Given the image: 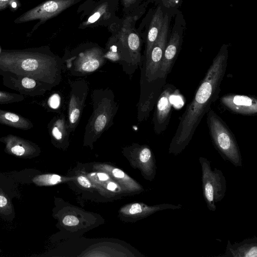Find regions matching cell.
<instances>
[{
	"instance_id": "6da1fadb",
	"label": "cell",
	"mask_w": 257,
	"mask_h": 257,
	"mask_svg": "<svg viewBox=\"0 0 257 257\" xmlns=\"http://www.w3.org/2000/svg\"><path fill=\"white\" fill-rule=\"evenodd\" d=\"M228 56L227 46L224 45L214 58L192 101L179 117L178 127L169 147V154L176 156L183 152L211 104L218 98Z\"/></svg>"
},
{
	"instance_id": "7a4b0ae2",
	"label": "cell",
	"mask_w": 257,
	"mask_h": 257,
	"mask_svg": "<svg viewBox=\"0 0 257 257\" xmlns=\"http://www.w3.org/2000/svg\"><path fill=\"white\" fill-rule=\"evenodd\" d=\"M55 60L56 56L48 46L3 50L0 52V74L33 79L36 77L40 80V72H44L48 64L55 63Z\"/></svg>"
},
{
	"instance_id": "3957f363",
	"label": "cell",
	"mask_w": 257,
	"mask_h": 257,
	"mask_svg": "<svg viewBox=\"0 0 257 257\" xmlns=\"http://www.w3.org/2000/svg\"><path fill=\"white\" fill-rule=\"evenodd\" d=\"M207 123L213 145L223 159L241 167L242 159L238 144L230 130L211 108L206 113Z\"/></svg>"
},
{
	"instance_id": "277c9868",
	"label": "cell",
	"mask_w": 257,
	"mask_h": 257,
	"mask_svg": "<svg viewBox=\"0 0 257 257\" xmlns=\"http://www.w3.org/2000/svg\"><path fill=\"white\" fill-rule=\"evenodd\" d=\"M119 0H87L78 8L81 14L80 29L99 26L108 28L120 18L116 16Z\"/></svg>"
},
{
	"instance_id": "5b68a950",
	"label": "cell",
	"mask_w": 257,
	"mask_h": 257,
	"mask_svg": "<svg viewBox=\"0 0 257 257\" xmlns=\"http://www.w3.org/2000/svg\"><path fill=\"white\" fill-rule=\"evenodd\" d=\"M201 168V180L203 195L208 209L214 211L216 203L225 197L226 181L222 172L217 168H211L210 162L206 158H199Z\"/></svg>"
},
{
	"instance_id": "8992f818",
	"label": "cell",
	"mask_w": 257,
	"mask_h": 257,
	"mask_svg": "<svg viewBox=\"0 0 257 257\" xmlns=\"http://www.w3.org/2000/svg\"><path fill=\"white\" fill-rule=\"evenodd\" d=\"M81 0H47L24 12L14 20L15 24H22L37 20L38 22L28 34L31 36L42 25L60 13L79 3Z\"/></svg>"
},
{
	"instance_id": "52a82bcc",
	"label": "cell",
	"mask_w": 257,
	"mask_h": 257,
	"mask_svg": "<svg viewBox=\"0 0 257 257\" xmlns=\"http://www.w3.org/2000/svg\"><path fill=\"white\" fill-rule=\"evenodd\" d=\"M177 91L175 86L166 83L156 101L153 122L154 131L158 135L168 127L172 107L171 98Z\"/></svg>"
},
{
	"instance_id": "ba28073f",
	"label": "cell",
	"mask_w": 257,
	"mask_h": 257,
	"mask_svg": "<svg viewBox=\"0 0 257 257\" xmlns=\"http://www.w3.org/2000/svg\"><path fill=\"white\" fill-rule=\"evenodd\" d=\"M168 21V15L166 14L160 34L153 46L148 60L145 61V74L149 81L158 78L161 61L166 45Z\"/></svg>"
},
{
	"instance_id": "9c48e42d",
	"label": "cell",
	"mask_w": 257,
	"mask_h": 257,
	"mask_svg": "<svg viewBox=\"0 0 257 257\" xmlns=\"http://www.w3.org/2000/svg\"><path fill=\"white\" fill-rule=\"evenodd\" d=\"M221 104L230 111L244 115L257 113V99L251 96L229 93L220 98Z\"/></svg>"
},
{
	"instance_id": "30bf717a",
	"label": "cell",
	"mask_w": 257,
	"mask_h": 257,
	"mask_svg": "<svg viewBox=\"0 0 257 257\" xmlns=\"http://www.w3.org/2000/svg\"><path fill=\"white\" fill-rule=\"evenodd\" d=\"M83 51L77 57L76 64L79 70L84 72H91L98 68L104 59V49L96 44H83Z\"/></svg>"
},
{
	"instance_id": "8fae6325",
	"label": "cell",
	"mask_w": 257,
	"mask_h": 257,
	"mask_svg": "<svg viewBox=\"0 0 257 257\" xmlns=\"http://www.w3.org/2000/svg\"><path fill=\"white\" fill-rule=\"evenodd\" d=\"M180 45V36L178 33H175L171 36L168 43L166 44L161 61L158 77L167 78L176 59Z\"/></svg>"
},
{
	"instance_id": "7c38bea8",
	"label": "cell",
	"mask_w": 257,
	"mask_h": 257,
	"mask_svg": "<svg viewBox=\"0 0 257 257\" xmlns=\"http://www.w3.org/2000/svg\"><path fill=\"white\" fill-rule=\"evenodd\" d=\"M219 256L229 257H256L257 237L254 236L246 238L241 242L232 244L227 240L224 254Z\"/></svg>"
},
{
	"instance_id": "4fadbf2b",
	"label": "cell",
	"mask_w": 257,
	"mask_h": 257,
	"mask_svg": "<svg viewBox=\"0 0 257 257\" xmlns=\"http://www.w3.org/2000/svg\"><path fill=\"white\" fill-rule=\"evenodd\" d=\"M163 20L162 11L158 7L153 16L147 32L145 61L148 60L153 46L160 34Z\"/></svg>"
},
{
	"instance_id": "5bb4252c",
	"label": "cell",
	"mask_w": 257,
	"mask_h": 257,
	"mask_svg": "<svg viewBox=\"0 0 257 257\" xmlns=\"http://www.w3.org/2000/svg\"><path fill=\"white\" fill-rule=\"evenodd\" d=\"M0 123L22 130H28L33 127L29 120L17 114L2 110H0Z\"/></svg>"
},
{
	"instance_id": "9a60e30c",
	"label": "cell",
	"mask_w": 257,
	"mask_h": 257,
	"mask_svg": "<svg viewBox=\"0 0 257 257\" xmlns=\"http://www.w3.org/2000/svg\"><path fill=\"white\" fill-rule=\"evenodd\" d=\"M80 101L76 100V97L73 95L69 104V119L71 124L77 122L80 114Z\"/></svg>"
},
{
	"instance_id": "2e32d148",
	"label": "cell",
	"mask_w": 257,
	"mask_h": 257,
	"mask_svg": "<svg viewBox=\"0 0 257 257\" xmlns=\"http://www.w3.org/2000/svg\"><path fill=\"white\" fill-rule=\"evenodd\" d=\"M14 77H17L21 79L20 86H19L17 90L19 91L21 86L23 87L21 91H28L29 90L31 92V90L35 88L37 86V81L33 78L28 77H18V76H12Z\"/></svg>"
},
{
	"instance_id": "e0dca14e",
	"label": "cell",
	"mask_w": 257,
	"mask_h": 257,
	"mask_svg": "<svg viewBox=\"0 0 257 257\" xmlns=\"http://www.w3.org/2000/svg\"><path fill=\"white\" fill-rule=\"evenodd\" d=\"M21 7L20 0H0V12L9 8L12 12H14Z\"/></svg>"
},
{
	"instance_id": "ac0fdd59",
	"label": "cell",
	"mask_w": 257,
	"mask_h": 257,
	"mask_svg": "<svg viewBox=\"0 0 257 257\" xmlns=\"http://www.w3.org/2000/svg\"><path fill=\"white\" fill-rule=\"evenodd\" d=\"M24 99L22 95L11 94L0 91V103H8L18 102Z\"/></svg>"
},
{
	"instance_id": "d6986e66",
	"label": "cell",
	"mask_w": 257,
	"mask_h": 257,
	"mask_svg": "<svg viewBox=\"0 0 257 257\" xmlns=\"http://www.w3.org/2000/svg\"><path fill=\"white\" fill-rule=\"evenodd\" d=\"M122 6L124 16L132 12L139 7L141 0H119Z\"/></svg>"
},
{
	"instance_id": "ffe728a7",
	"label": "cell",
	"mask_w": 257,
	"mask_h": 257,
	"mask_svg": "<svg viewBox=\"0 0 257 257\" xmlns=\"http://www.w3.org/2000/svg\"><path fill=\"white\" fill-rule=\"evenodd\" d=\"M107 118L105 113H101L98 115L94 123V129L96 132H100L104 128L107 122Z\"/></svg>"
},
{
	"instance_id": "44dd1931",
	"label": "cell",
	"mask_w": 257,
	"mask_h": 257,
	"mask_svg": "<svg viewBox=\"0 0 257 257\" xmlns=\"http://www.w3.org/2000/svg\"><path fill=\"white\" fill-rule=\"evenodd\" d=\"M63 120H59L52 130L53 136L57 140L62 139L63 133H65Z\"/></svg>"
},
{
	"instance_id": "7402d4cb",
	"label": "cell",
	"mask_w": 257,
	"mask_h": 257,
	"mask_svg": "<svg viewBox=\"0 0 257 257\" xmlns=\"http://www.w3.org/2000/svg\"><path fill=\"white\" fill-rule=\"evenodd\" d=\"M41 180L45 184L53 185L61 181V177L57 175H46L41 176Z\"/></svg>"
},
{
	"instance_id": "603a6c76",
	"label": "cell",
	"mask_w": 257,
	"mask_h": 257,
	"mask_svg": "<svg viewBox=\"0 0 257 257\" xmlns=\"http://www.w3.org/2000/svg\"><path fill=\"white\" fill-rule=\"evenodd\" d=\"M48 104L53 109L57 108L60 104V97L58 94H54L49 98Z\"/></svg>"
},
{
	"instance_id": "cb8c5ba5",
	"label": "cell",
	"mask_w": 257,
	"mask_h": 257,
	"mask_svg": "<svg viewBox=\"0 0 257 257\" xmlns=\"http://www.w3.org/2000/svg\"><path fill=\"white\" fill-rule=\"evenodd\" d=\"M62 222L65 225L74 226L79 223V220L73 215H67L63 219Z\"/></svg>"
},
{
	"instance_id": "d4e9b609",
	"label": "cell",
	"mask_w": 257,
	"mask_h": 257,
	"mask_svg": "<svg viewBox=\"0 0 257 257\" xmlns=\"http://www.w3.org/2000/svg\"><path fill=\"white\" fill-rule=\"evenodd\" d=\"M78 183L84 187L89 188L91 183L88 179L84 176H79L77 179Z\"/></svg>"
},
{
	"instance_id": "484cf974",
	"label": "cell",
	"mask_w": 257,
	"mask_h": 257,
	"mask_svg": "<svg viewBox=\"0 0 257 257\" xmlns=\"http://www.w3.org/2000/svg\"><path fill=\"white\" fill-rule=\"evenodd\" d=\"M11 151L13 154L16 155L21 156L24 154L25 150L23 147L17 145L11 149Z\"/></svg>"
},
{
	"instance_id": "4316f807",
	"label": "cell",
	"mask_w": 257,
	"mask_h": 257,
	"mask_svg": "<svg viewBox=\"0 0 257 257\" xmlns=\"http://www.w3.org/2000/svg\"><path fill=\"white\" fill-rule=\"evenodd\" d=\"M180 0H163V5L167 8L173 7L176 6Z\"/></svg>"
},
{
	"instance_id": "83f0119b",
	"label": "cell",
	"mask_w": 257,
	"mask_h": 257,
	"mask_svg": "<svg viewBox=\"0 0 257 257\" xmlns=\"http://www.w3.org/2000/svg\"><path fill=\"white\" fill-rule=\"evenodd\" d=\"M112 174L116 178H122L124 176V173L121 170L115 168L112 170Z\"/></svg>"
},
{
	"instance_id": "f1b7e54d",
	"label": "cell",
	"mask_w": 257,
	"mask_h": 257,
	"mask_svg": "<svg viewBox=\"0 0 257 257\" xmlns=\"http://www.w3.org/2000/svg\"><path fill=\"white\" fill-rule=\"evenodd\" d=\"M97 175H98L99 180H100L101 181L106 180L108 178V176L105 173H98Z\"/></svg>"
},
{
	"instance_id": "f546056e",
	"label": "cell",
	"mask_w": 257,
	"mask_h": 257,
	"mask_svg": "<svg viewBox=\"0 0 257 257\" xmlns=\"http://www.w3.org/2000/svg\"><path fill=\"white\" fill-rule=\"evenodd\" d=\"M117 187V185L116 184H115L113 182H110L107 185V189L109 190H111V191H113L115 189V188H116Z\"/></svg>"
},
{
	"instance_id": "4dcf8cb0",
	"label": "cell",
	"mask_w": 257,
	"mask_h": 257,
	"mask_svg": "<svg viewBox=\"0 0 257 257\" xmlns=\"http://www.w3.org/2000/svg\"><path fill=\"white\" fill-rule=\"evenodd\" d=\"M7 203V199L2 196H0V207L5 206Z\"/></svg>"
},
{
	"instance_id": "1f68e13d",
	"label": "cell",
	"mask_w": 257,
	"mask_h": 257,
	"mask_svg": "<svg viewBox=\"0 0 257 257\" xmlns=\"http://www.w3.org/2000/svg\"><path fill=\"white\" fill-rule=\"evenodd\" d=\"M0 52H1V50H0Z\"/></svg>"
}]
</instances>
